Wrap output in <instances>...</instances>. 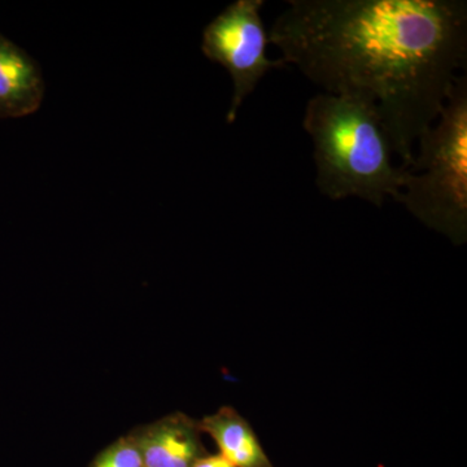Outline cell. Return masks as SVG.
I'll use <instances>...</instances> for the list:
<instances>
[{
	"label": "cell",
	"instance_id": "obj_7",
	"mask_svg": "<svg viewBox=\"0 0 467 467\" xmlns=\"http://www.w3.org/2000/svg\"><path fill=\"white\" fill-rule=\"evenodd\" d=\"M202 434L216 442L223 459L235 467H273L248 420L233 407H221L199 420Z\"/></svg>",
	"mask_w": 467,
	"mask_h": 467
},
{
	"label": "cell",
	"instance_id": "obj_8",
	"mask_svg": "<svg viewBox=\"0 0 467 467\" xmlns=\"http://www.w3.org/2000/svg\"><path fill=\"white\" fill-rule=\"evenodd\" d=\"M90 467H143L142 454L130 432L100 451Z\"/></svg>",
	"mask_w": 467,
	"mask_h": 467
},
{
	"label": "cell",
	"instance_id": "obj_3",
	"mask_svg": "<svg viewBox=\"0 0 467 467\" xmlns=\"http://www.w3.org/2000/svg\"><path fill=\"white\" fill-rule=\"evenodd\" d=\"M398 202L453 244L467 239V77H457L438 122L418 138Z\"/></svg>",
	"mask_w": 467,
	"mask_h": 467
},
{
	"label": "cell",
	"instance_id": "obj_5",
	"mask_svg": "<svg viewBox=\"0 0 467 467\" xmlns=\"http://www.w3.org/2000/svg\"><path fill=\"white\" fill-rule=\"evenodd\" d=\"M143 467H192L205 456L199 420L174 411L131 430Z\"/></svg>",
	"mask_w": 467,
	"mask_h": 467
},
{
	"label": "cell",
	"instance_id": "obj_2",
	"mask_svg": "<svg viewBox=\"0 0 467 467\" xmlns=\"http://www.w3.org/2000/svg\"><path fill=\"white\" fill-rule=\"evenodd\" d=\"M304 130L315 146L316 184L331 201L358 198L382 207L398 202L407 168L392 164V146L376 106L362 98L317 94L308 101Z\"/></svg>",
	"mask_w": 467,
	"mask_h": 467
},
{
	"label": "cell",
	"instance_id": "obj_1",
	"mask_svg": "<svg viewBox=\"0 0 467 467\" xmlns=\"http://www.w3.org/2000/svg\"><path fill=\"white\" fill-rule=\"evenodd\" d=\"M269 42L326 94L376 106L402 167L467 61L463 0H288Z\"/></svg>",
	"mask_w": 467,
	"mask_h": 467
},
{
	"label": "cell",
	"instance_id": "obj_4",
	"mask_svg": "<svg viewBox=\"0 0 467 467\" xmlns=\"http://www.w3.org/2000/svg\"><path fill=\"white\" fill-rule=\"evenodd\" d=\"M264 0H238L223 9L202 32V51L225 67L233 79V98L226 119L233 124L245 98L270 70L285 66L266 55L269 34L260 16Z\"/></svg>",
	"mask_w": 467,
	"mask_h": 467
},
{
	"label": "cell",
	"instance_id": "obj_6",
	"mask_svg": "<svg viewBox=\"0 0 467 467\" xmlns=\"http://www.w3.org/2000/svg\"><path fill=\"white\" fill-rule=\"evenodd\" d=\"M36 58L0 34V119L36 112L46 90Z\"/></svg>",
	"mask_w": 467,
	"mask_h": 467
},
{
	"label": "cell",
	"instance_id": "obj_9",
	"mask_svg": "<svg viewBox=\"0 0 467 467\" xmlns=\"http://www.w3.org/2000/svg\"><path fill=\"white\" fill-rule=\"evenodd\" d=\"M192 467H235L221 454H205Z\"/></svg>",
	"mask_w": 467,
	"mask_h": 467
}]
</instances>
